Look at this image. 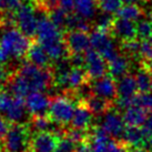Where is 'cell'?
Listing matches in <instances>:
<instances>
[{
    "label": "cell",
    "instance_id": "obj_11",
    "mask_svg": "<svg viewBox=\"0 0 152 152\" xmlns=\"http://www.w3.org/2000/svg\"><path fill=\"white\" fill-rule=\"evenodd\" d=\"M60 141V135L49 131H39L31 135L30 152H55Z\"/></svg>",
    "mask_w": 152,
    "mask_h": 152
},
{
    "label": "cell",
    "instance_id": "obj_16",
    "mask_svg": "<svg viewBox=\"0 0 152 152\" xmlns=\"http://www.w3.org/2000/svg\"><path fill=\"white\" fill-rule=\"evenodd\" d=\"M110 34L114 36L117 39L121 40V42L138 38L137 37V23L128 19L115 17Z\"/></svg>",
    "mask_w": 152,
    "mask_h": 152
},
{
    "label": "cell",
    "instance_id": "obj_10",
    "mask_svg": "<svg viewBox=\"0 0 152 152\" xmlns=\"http://www.w3.org/2000/svg\"><path fill=\"white\" fill-rule=\"evenodd\" d=\"M99 127L106 131L110 138L122 141L123 133L126 130V122L118 111L111 109L103 114Z\"/></svg>",
    "mask_w": 152,
    "mask_h": 152
},
{
    "label": "cell",
    "instance_id": "obj_29",
    "mask_svg": "<svg viewBox=\"0 0 152 152\" xmlns=\"http://www.w3.org/2000/svg\"><path fill=\"white\" fill-rule=\"evenodd\" d=\"M122 0H98V7L103 12L117 13L118 10L121 8Z\"/></svg>",
    "mask_w": 152,
    "mask_h": 152
},
{
    "label": "cell",
    "instance_id": "obj_12",
    "mask_svg": "<svg viewBox=\"0 0 152 152\" xmlns=\"http://www.w3.org/2000/svg\"><path fill=\"white\" fill-rule=\"evenodd\" d=\"M86 56V70L88 72L90 80H96L101 77L106 76L107 71L109 70V64L98 51L90 48L85 52Z\"/></svg>",
    "mask_w": 152,
    "mask_h": 152
},
{
    "label": "cell",
    "instance_id": "obj_20",
    "mask_svg": "<svg viewBox=\"0 0 152 152\" xmlns=\"http://www.w3.org/2000/svg\"><path fill=\"white\" fill-rule=\"evenodd\" d=\"M122 117L127 126L141 127L145 122L148 113H147V109H144L142 107L131 104L124 109Z\"/></svg>",
    "mask_w": 152,
    "mask_h": 152
},
{
    "label": "cell",
    "instance_id": "obj_38",
    "mask_svg": "<svg viewBox=\"0 0 152 152\" xmlns=\"http://www.w3.org/2000/svg\"><path fill=\"white\" fill-rule=\"evenodd\" d=\"M147 1H152V0H147Z\"/></svg>",
    "mask_w": 152,
    "mask_h": 152
},
{
    "label": "cell",
    "instance_id": "obj_14",
    "mask_svg": "<svg viewBox=\"0 0 152 152\" xmlns=\"http://www.w3.org/2000/svg\"><path fill=\"white\" fill-rule=\"evenodd\" d=\"M91 91L93 94L100 96L109 101L114 102L118 99L117 81L111 75H106L99 79H96L91 85Z\"/></svg>",
    "mask_w": 152,
    "mask_h": 152
},
{
    "label": "cell",
    "instance_id": "obj_27",
    "mask_svg": "<svg viewBox=\"0 0 152 152\" xmlns=\"http://www.w3.org/2000/svg\"><path fill=\"white\" fill-rule=\"evenodd\" d=\"M137 37L140 40L152 38V19H140L137 21Z\"/></svg>",
    "mask_w": 152,
    "mask_h": 152
},
{
    "label": "cell",
    "instance_id": "obj_13",
    "mask_svg": "<svg viewBox=\"0 0 152 152\" xmlns=\"http://www.w3.org/2000/svg\"><path fill=\"white\" fill-rule=\"evenodd\" d=\"M64 38L69 55L85 53L91 48L90 36H88V32L83 30H68Z\"/></svg>",
    "mask_w": 152,
    "mask_h": 152
},
{
    "label": "cell",
    "instance_id": "obj_37",
    "mask_svg": "<svg viewBox=\"0 0 152 152\" xmlns=\"http://www.w3.org/2000/svg\"><path fill=\"white\" fill-rule=\"evenodd\" d=\"M131 152H151V151H149V150H147V149H144V148H135Z\"/></svg>",
    "mask_w": 152,
    "mask_h": 152
},
{
    "label": "cell",
    "instance_id": "obj_24",
    "mask_svg": "<svg viewBox=\"0 0 152 152\" xmlns=\"http://www.w3.org/2000/svg\"><path fill=\"white\" fill-rule=\"evenodd\" d=\"M135 80L140 92H149L152 89V70L141 64L135 75Z\"/></svg>",
    "mask_w": 152,
    "mask_h": 152
},
{
    "label": "cell",
    "instance_id": "obj_1",
    "mask_svg": "<svg viewBox=\"0 0 152 152\" xmlns=\"http://www.w3.org/2000/svg\"><path fill=\"white\" fill-rule=\"evenodd\" d=\"M37 11L40 13L36 34L38 42L46 49L50 58L55 61L69 57V51L67 49L61 30L49 19L47 12L38 9Z\"/></svg>",
    "mask_w": 152,
    "mask_h": 152
},
{
    "label": "cell",
    "instance_id": "obj_17",
    "mask_svg": "<svg viewBox=\"0 0 152 152\" xmlns=\"http://www.w3.org/2000/svg\"><path fill=\"white\" fill-rule=\"evenodd\" d=\"M93 113L90 111L88 107L85 104V102L79 101L78 106L76 107L75 113L71 120V128L76 129H82V130H88L91 123H92Z\"/></svg>",
    "mask_w": 152,
    "mask_h": 152
},
{
    "label": "cell",
    "instance_id": "obj_35",
    "mask_svg": "<svg viewBox=\"0 0 152 152\" xmlns=\"http://www.w3.org/2000/svg\"><path fill=\"white\" fill-rule=\"evenodd\" d=\"M77 152H92V150L89 147L88 143H82V144H79Z\"/></svg>",
    "mask_w": 152,
    "mask_h": 152
},
{
    "label": "cell",
    "instance_id": "obj_8",
    "mask_svg": "<svg viewBox=\"0 0 152 152\" xmlns=\"http://www.w3.org/2000/svg\"><path fill=\"white\" fill-rule=\"evenodd\" d=\"M110 34V32L99 29H94L90 34L91 48L98 51L108 62L119 55L118 48Z\"/></svg>",
    "mask_w": 152,
    "mask_h": 152
},
{
    "label": "cell",
    "instance_id": "obj_9",
    "mask_svg": "<svg viewBox=\"0 0 152 152\" xmlns=\"http://www.w3.org/2000/svg\"><path fill=\"white\" fill-rule=\"evenodd\" d=\"M117 90H118V103L119 109H126L133 103V99L139 91L135 76L126 75L117 81Z\"/></svg>",
    "mask_w": 152,
    "mask_h": 152
},
{
    "label": "cell",
    "instance_id": "obj_15",
    "mask_svg": "<svg viewBox=\"0 0 152 152\" xmlns=\"http://www.w3.org/2000/svg\"><path fill=\"white\" fill-rule=\"evenodd\" d=\"M26 106L31 117L46 115L49 111L50 99L42 91H31L26 97Z\"/></svg>",
    "mask_w": 152,
    "mask_h": 152
},
{
    "label": "cell",
    "instance_id": "obj_31",
    "mask_svg": "<svg viewBox=\"0 0 152 152\" xmlns=\"http://www.w3.org/2000/svg\"><path fill=\"white\" fill-rule=\"evenodd\" d=\"M132 104L140 106L147 110H152V92H140L134 97Z\"/></svg>",
    "mask_w": 152,
    "mask_h": 152
},
{
    "label": "cell",
    "instance_id": "obj_32",
    "mask_svg": "<svg viewBox=\"0 0 152 152\" xmlns=\"http://www.w3.org/2000/svg\"><path fill=\"white\" fill-rule=\"evenodd\" d=\"M10 126H11V123L9 122L8 120L0 113V142L4 141V137L7 134V132H8Z\"/></svg>",
    "mask_w": 152,
    "mask_h": 152
},
{
    "label": "cell",
    "instance_id": "obj_19",
    "mask_svg": "<svg viewBox=\"0 0 152 152\" xmlns=\"http://www.w3.org/2000/svg\"><path fill=\"white\" fill-rule=\"evenodd\" d=\"M80 101L85 102V104L90 109L93 115H103L114 107V102L109 101L104 98L93 94V93H91L90 96H88Z\"/></svg>",
    "mask_w": 152,
    "mask_h": 152
},
{
    "label": "cell",
    "instance_id": "obj_4",
    "mask_svg": "<svg viewBox=\"0 0 152 152\" xmlns=\"http://www.w3.org/2000/svg\"><path fill=\"white\" fill-rule=\"evenodd\" d=\"M0 113L10 123H26L29 111L23 98L16 97L7 90H0Z\"/></svg>",
    "mask_w": 152,
    "mask_h": 152
},
{
    "label": "cell",
    "instance_id": "obj_3",
    "mask_svg": "<svg viewBox=\"0 0 152 152\" xmlns=\"http://www.w3.org/2000/svg\"><path fill=\"white\" fill-rule=\"evenodd\" d=\"M31 46L28 36L16 28H9L0 36V48L9 56V58H21L27 55Z\"/></svg>",
    "mask_w": 152,
    "mask_h": 152
},
{
    "label": "cell",
    "instance_id": "obj_22",
    "mask_svg": "<svg viewBox=\"0 0 152 152\" xmlns=\"http://www.w3.org/2000/svg\"><path fill=\"white\" fill-rule=\"evenodd\" d=\"M130 69L129 57L126 55H118L114 59L109 61V75L114 79H120L128 75Z\"/></svg>",
    "mask_w": 152,
    "mask_h": 152
},
{
    "label": "cell",
    "instance_id": "obj_6",
    "mask_svg": "<svg viewBox=\"0 0 152 152\" xmlns=\"http://www.w3.org/2000/svg\"><path fill=\"white\" fill-rule=\"evenodd\" d=\"M37 13V9L32 2L21 4V6L15 12V25L29 38H34L37 34L39 21Z\"/></svg>",
    "mask_w": 152,
    "mask_h": 152
},
{
    "label": "cell",
    "instance_id": "obj_7",
    "mask_svg": "<svg viewBox=\"0 0 152 152\" xmlns=\"http://www.w3.org/2000/svg\"><path fill=\"white\" fill-rule=\"evenodd\" d=\"M75 110H76V106L69 96H67V94L56 96L52 99H50L48 115L55 122L66 127V126L71 123Z\"/></svg>",
    "mask_w": 152,
    "mask_h": 152
},
{
    "label": "cell",
    "instance_id": "obj_18",
    "mask_svg": "<svg viewBox=\"0 0 152 152\" xmlns=\"http://www.w3.org/2000/svg\"><path fill=\"white\" fill-rule=\"evenodd\" d=\"M26 57H27V61H29V62L36 64V66L42 68L51 67L50 61L52 59L50 58V56L48 55L46 49L38 41L37 42H31V46H30Z\"/></svg>",
    "mask_w": 152,
    "mask_h": 152
},
{
    "label": "cell",
    "instance_id": "obj_39",
    "mask_svg": "<svg viewBox=\"0 0 152 152\" xmlns=\"http://www.w3.org/2000/svg\"><path fill=\"white\" fill-rule=\"evenodd\" d=\"M151 41H152V38H151Z\"/></svg>",
    "mask_w": 152,
    "mask_h": 152
},
{
    "label": "cell",
    "instance_id": "obj_23",
    "mask_svg": "<svg viewBox=\"0 0 152 152\" xmlns=\"http://www.w3.org/2000/svg\"><path fill=\"white\" fill-rule=\"evenodd\" d=\"M98 7V0H76L75 12L87 20H92L96 16Z\"/></svg>",
    "mask_w": 152,
    "mask_h": 152
},
{
    "label": "cell",
    "instance_id": "obj_34",
    "mask_svg": "<svg viewBox=\"0 0 152 152\" xmlns=\"http://www.w3.org/2000/svg\"><path fill=\"white\" fill-rule=\"evenodd\" d=\"M75 4H76V0H59L60 7L69 11V12L75 10Z\"/></svg>",
    "mask_w": 152,
    "mask_h": 152
},
{
    "label": "cell",
    "instance_id": "obj_28",
    "mask_svg": "<svg viewBox=\"0 0 152 152\" xmlns=\"http://www.w3.org/2000/svg\"><path fill=\"white\" fill-rule=\"evenodd\" d=\"M140 47H141V40L132 39L128 41H122L120 46V50L123 52V55L128 57H140Z\"/></svg>",
    "mask_w": 152,
    "mask_h": 152
},
{
    "label": "cell",
    "instance_id": "obj_30",
    "mask_svg": "<svg viewBox=\"0 0 152 152\" xmlns=\"http://www.w3.org/2000/svg\"><path fill=\"white\" fill-rule=\"evenodd\" d=\"M79 144L75 140H72L70 137L64 135V138H60L58 147L55 152H77Z\"/></svg>",
    "mask_w": 152,
    "mask_h": 152
},
{
    "label": "cell",
    "instance_id": "obj_33",
    "mask_svg": "<svg viewBox=\"0 0 152 152\" xmlns=\"http://www.w3.org/2000/svg\"><path fill=\"white\" fill-rule=\"evenodd\" d=\"M2 4L4 7V11H12L16 12L20 6H21V1L20 0H2Z\"/></svg>",
    "mask_w": 152,
    "mask_h": 152
},
{
    "label": "cell",
    "instance_id": "obj_26",
    "mask_svg": "<svg viewBox=\"0 0 152 152\" xmlns=\"http://www.w3.org/2000/svg\"><path fill=\"white\" fill-rule=\"evenodd\" d=\"M69 16V11L64 10L61 7L52 9L51 11L48 12V17L51 21L53 22L60 30H67V20Z\"/></svg>",
    "mask_w": 152,
    "mask_h": 152
},
{
    "label": "cell",
    "instance_id": "obj_25",
    "mask_svg": "<svg viewBox=\"0 0 152 152\" xmlns=\"http://www.w3.org/2000/svg\"><path fill=\"white\" fill-rule=\"evenodd\" d=\"M144 16V10L140 8L138 4H123V7L118 10L117 17L128 19L131 21H139Z\"/></svg>",
    "mask_w": 152,
    "mask_h": 152
},
{
    "label": "cell",
    "instance_id": "obj_36",
    "mask_svg": "<svg viewBox=\"0 0 152 152\" xmlns=\"http://www.w3.org/2000/svg\"><path fill=\"white\" fill-rule=\"evenodd\" d=\"M141 0H122L123 4H137Z\"/></svg>",
    "mask_w": 152,
    "mask_h": 152
},
{
    "label": "cell",
    "instance_id": "obj_40",
    "mask_svg": "<svg viewBox=\"0 0 152 152\" xmlns=\"http://www.w3.org/2000/svg\"><path fill=\"white\" fill-rule=\"evenodd\" d=\"M28 152H30V151H28Z\"/></svg>",
    "mask_w": 152,
    "mask_h": 152
},
{
    "label": "cell",
    "instance_id": "obj_2",
    "mask_svg": "<svg viewBox=\"0 0 152 152\" xmlns=\"http://www.w3.org/2000/svg\"><path fill=\"white\" fill-rule=\"evenodd\" d=\"M17 71L28 81L31 91H47L55 86L52 67L42 68L28 61L22 64Z\"/></svg>",
    "mask_w": 152,
    "mask_h": 152
},
{
    "label": "cell",
    "instance_id": "obj_21",
    "mask_svg": "<svg viewBox=\"0 0 152 152\" xmlns=\"http://www.w3.org/2000/svg\"><path fill=\"white\" fill-rule=\"evenodd\" d=\"M122 141L127 144L129 149L143 148L145 144V137H144L143 130L140 129V127L128 126L123 133Z\"/></svg>",
    "mask_w": 152,
    "mask_h": 152
},
{
    "label": "cell",
    "instance_id": "obj_5",
    "mask_svg": "<svg viewBox=\"0 0 152 152\" xmlns=\"http://www.w3.org/2000/svg\"><path fill=\"white\" fill-rule=\"evenodd\" d=\"M31 131L27 123H11L4 141L2 152H28Z\"/></svg>",
    "mask_w": 152,
    "mask_h": 152
}]
</instances>
